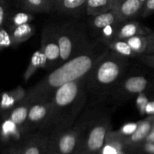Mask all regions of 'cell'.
Returning a JSON list of instances; mask_svg holds the SVG:
<instances>
[{"instance_id":"cell-14","label":"cell","mask_w":154,"mask_h":154,"mask_svg":"<svg viewBox=\"0 0 154 154\" xmlns=\"http://www.w3.org/2000/svg\"><path fill=\"white\" fill-rule=\"evenodd\" d=\"M49 137L40 132L29 135L23 143V154H45Z\"/></svg>"},{"instance_id":"cell-27","label":"cell","mask_w":154,"mask_h":154,"mask_svg":"<svg viewBox=\"0 0 154 154\" xmlns=\"http://www.w3.org/2000/svg\"><path fill=\"white\" fill-rule=\"evenodd\" d=\"M121 22L122 21H118V22L110 24L108 26L104 28L99 33L96 40L100 41L104 45L108 46L111 42L116 39V35H117L119 26Z\"/></svg>"},{"instance_id":"cell-19","label":"cell","mask_w":154,"mask_h":154,"mask_svg":"<svg viewBox=\"0 0 154 154\" xmlns=\"http://www.w3.org/2000/svg\"><path fill=\"white\" fill-rule=\"evenodd\" d=\"M28 137L9 119L2 116L0 120V138L5 142L18 141L21 138Z\"/></svg>"},{"instance_id":"cell-41","label":"cell","mask_w":154,"mask_h":154,"mask_svg":"<svg viewBox=\"0 0 154 154\" xmlns=\"http://www.w3.org/2000/svg\"><path fill=\"white\" fill-rule=\"evenodd\" d=\"M48 1H50V2H51V0H48ZM51 4H52V3H51Z\"/></svg>"},{"instance_id":"cell-30","label":"cell","mask_w":154,"mask_h":154,"mask_svg":"<svg viewBox=\"0 0 154 154\" xmlns=\"http://www.w3.org/2000/svg\"><path fill=\"white\" fill-rule=\"evenodd\" d=\"M12 47V41L9 30L6 27L0 29V51Z\"/></svg>"},{"instance_id":"cell-28","label":"cell","mask_w":154,"mask_h":154,"mask_svg":"<svg viewBox=\"0 0 154 154\" xmlns=\"http://www.w3.org/2000/svg\"><path fill=\"white\" fill-rule=\"evenodd\" d=\"M11 0H0V29L5 27L8 15L10 12Z\"/></svg>"},{"instance_id":"cell-35","label":"cell","mask_w":154,"mask_h":154,"mask_svg":"<svg viewBox=\"0 0 154 154\" xmlns=\"http://www.w3.org/2000/svg\"><path fill=\"white\" fill-rule=\"evenodd\" d=\"M144 114L148 116L154 115V99L149 100L144 109Z\"/></svg>"},{"instance_id":"cell-38","label":"cell","mask_w":154,"mask_h":154,"mask_svg":"<svg viewBox=\"0 0 154 154\" xmlns=\"http://www.w3.org/2000/svg\"><path fill=\"white\" fill-rule=\"evenodd\" d=\"M51 3H52V5H53V8H54V4H55V3L57 2V0H51Z\"/></svg>"},{"instance_id":"cell-1","label":"cell","mask_w":154,"mask_h":154,"mask_svg":"<svg viewBox=\"0 0 154 154\" xmlns=\"http://www.w3.org/2000/svg\"><path fill=\"white\" fill-rule=\"evenodd\" d=\"M108 50L107 45L96 39L87 51L59 66L27 90L25 99L31 104L50 102L55 92L63 85L87 76Z\"/></svg>"},{"instance_id":"cell-20","label":"cell","mask_w":154,"mask_h":154,"mask_svg":"<svg viewBox=\"0 0 154 154\" xmlns=\"http://www.w3.org/2000/svg\"><path fill=\"white\" fill-rule=\"evenodd\" d=\"M11 2L18 9L31 13H50L53 5L48 0H11Z\"/></svg>"},{"instance_id":"cell-2","label":"cell","mask_w":154,"mask_h":154,"mask_svg":"<svg viewBox=\"0 0 154 154\" xmlns=\"http://www.w3.org/2000/svg\"><path fill=\"white\" fill-rule=\"evenodd\" d=\"M87 77L68 83L55 92L49 115L38 132L50 137L76 123L89 104Z\"/></svg>"},{"instance_id":"cell-6","label":"cell","mask_w":154,"mask_h":154,"mask_svg":"<svg viewBox=\"0 0 154 154\" xmlns=\"http://www.w3.org/2000/svg\"><path fill=\"white\" fill-rule=\"evenodd\" d=\"M111 111L99 106L90 120L78 153L100 154L108 132L111 130Z\"/></svg>"},{"instance_id":"cell-7","label":"cell","mask_w":154,"mask_h":154,"mask_svg":"<svg viewBox=\"0 0 154 154\" xmlns=\"http://www.w3.org/2000/svg\"><path fill=\"white\" fill-rule=\"evenodd\" d=\"M150 84V80L144 75L126 74L108 93L102 106L111 109L120 106L144 93L149 88Z\"/></svg>"},{"instance_id":"cell-9","label":"cell","mask_w":154,"mask_h":154,"mask_svg":"<svg viewBox=\"0 0 154 154\" xmlns=\"http://www.w3.org/2000/svg\"><path fill=\"white\" fill-rule=\"evenodd\" d=\"M51 108L50 102H37L30 106L25 126L27 136L38 132L49 115Z\"/></svg>"},{"instance_id":"cell-36","label":"cell","mask_w":154,"mask_h":154,"mask_svg":"<svg viewBox=\"0 0 154 154\" xmlns=\"http://www.w3.org/2000/svg\"><path fill=\"white\" fill-rule=\"evenodd\" d=\"M147 36H148V46L146 50L145 54H154V37L151 34H149Z\"/></svg>"},{"instance_id":"cell-12","label":"cell","mask_w":154,"mask_h":154,"mask_svg":"<svg viewBox=\"0 0 154 154\" xmlns=\"http://www.w3.org/2000/svg\"><path fill=\"white\" fill-rule=\"evenodd\" d=\"M154 125V115L148 116L147 118L140 120L136 131L128 138H124V142L128 150L140 145L144 142V139L151 130Z\"/></svg>"},{"instance_id":"cell-33","label":"cell","mask_w":154,"mask_h":154,"mask_svg":"<svg viewBox=\"0 0 154 154\" xmlns=\"http://www.w3.org/2000/svg\"><path fill=\"white\" fill-rule=\"evenodd\" d=\"M141 63L154 69V54H144L136 57Z\"/></svg>"},{"instance_id":"cell-18","label":"cell","mask_w":154,"mask_h":154,"mask_svg":"<svg viewBox=\"0 0 154 154\" xmlns=\"http://www.w3.org/2000/svg\"><path fill=\"white\" fill-rule=\"evenodd\" d=\"M127 147L122 138L117 132L111 129L108 132L105 144L101 150L100 154H128Z\"/></svg>"},{"instance_id":"cell-29","label":"cell","mask_w":154,"mask_h":154,"mask_svg":"<svg viewBox=\"0 0 154 154\" xmlns=\"http://www.w3.org/2000/svg\"><path fill=\"white\" fill-rule=\"evenodd\" d=\"M139 121L138 122H132V123H127L126 124L121 126L119 130H117V132L123 138H126L132 135L134 132L136 131L138 128Z\"/></svg>"},{"instance_id":"cell-26","label":"cell","mask_w":154,"mask_h":154,"mask_svg":"<svg viewBox=\"0 0 154 154\" xmlns=\"http://www.w3.org/2000/svg\"><path fill=\"white\" fill-rule=\"evenodd\" d=\"M126 42L129 44L134 52L138 56L145 54L146 50L148 46V36L138 35L132 36L127 39H125Z\"/></svg>"},{"instance_id":"cell-40","label":"cell","mask_w":154,"mask_h":154,"mask_svg":"<svg viewBox=\"0 0 154 154\" xmlns=\"http://www.w3.org/2000/svg\"><path fill=\"white\" fill-rule=\"evenodd\" d=\"M139 1L142 2H145V1H146V0H139Z\"/></svg>"},{"instance_id":"cell-39","label":"cell","mask_w":154,"mask_h":154,"mask_svg":"<svg viewBox=\"0 0 154 154\" xmlns=\"http://www.w3.org/2000/svg\"><path fill=\"white\" fill-rule=\"evenodd\" d=\"M150 34H151V35H153V37H154V32H151V33H150Z\"/></svg>"},{"instance_id":"cell-34","label":"cell","mask_w":154,"mask_h":154,"mask_svg":"<svg viewBox=\"0 0 154 154\" xmlns=\"http://www.w3.org/2000/svg\"><path fill=\"white\" fill-rule=\"evenodd\" d=\"M23 142L22 144H17L12 145L8 147L3 154H23Z\"/></svg>"},{"instance_id":"cell-32","label":"cell","mask_w":154,"mask_h":154,"mask_svg":"<svg viewBox=\"0 0 154 154\" xmlns=\"http://www.w3.org/2000/svg\"><path fill=\"white\" fill-rule=\"evenodd\" d=\"M154 14V0H146L143 5L140 17L146 18Z\"/></svg>"},{"instance_id":"cell-25","label":"cell","mask_w":154,"mask_h":154,"mask_svg":"<svg viewBox=\"0 0 154 154\" xmlns=\"http://www.w3.org/2000/svg\"><path fill=\"white\" fill-rule=\"evenodd\" d=\"M108 49L114 51L116 54L128 57V58L138 57V55L134 52L133 50L125 40L116 39L108 45Z\"/></svg>"},{"instance_id":"cell-42","label":"cell","mask_w":154,"mask_h":154,"mask_svg":"<svg viewBox=\"0 0 154 154\" xmlns=\"http://www.w3.org/2000/svg\"><path fill=\"white\" fill-rule=\"evenodd\" d=\"M78 154H86V153H78Z\"/></svg>"},{"instance_id":"cell-3","label":"cell","mask_w":154,"mask_h":154,"mask_svg":"<svg viewBox=\"0 0 154 154\" xmlns=\"http://www.w3.org/2000/svg\"><path fill=\"white\" fill-rule=\"evenodd\" d=\"M129 59L108 50L96 63L87 77L88 105L102 107L108 93L127 74Z\"/></svg>"},{"instance_id":"cell-4","label":"cell","mask_w":154,"mask_h":154,"mask_svg":"<svg viewBox=\"0 0 154 154\" xmlns=\"http://www.w3.org/2000/svg\"><path fill=\"white\" fill-rule=\"evenodd\" d=\"M55 26L60 49V66L84 53L93 43L90 39V29L84 23L70 20Z\"/></svg>"},{"instance_id":"cell-8","label":"cell","mask_w":154,"mask_h":154,"mask_svg":"<svg viewBox=\"0 0 154 154\" xmlns=\"http://www.w3.org/2000/svg\"><path fill=\"white\" fill-rule=\"evenodd\" d=\"M40 49L46 58L45 69L48 71L54 70L60 66V49L57 40L55 25L45 24L44 26L42 29Z\"/></svg>"},{"instance_id":"cell-11","label":"cell","mask_w":154,"mask_h":154,"mask_svg":"<svg viewBox=\"0 0 154 154\" xmlns=\"http://www.w3.org/2000/svg\"><path fill=\"white\" fill-rule=\"evenodd\" d=\"M118 21L123 20L120 19L117 12L114 8H112L111 10L101 14L96 15V16H89L88 26L90 28L89 29L96 39L99 33L104 28L108 26L110 24L118 22Z\"/></svg>"},{"instance_id":"cell-15","label":"cell","mask_w":154,"mask_h":154,"mask_svg":"<svg viewBox=\"0 0 154 154\" xmlns=\"http://www.w3.org/2000/svg\"><path fill=\"white\" fill-rule=\"evenodd\" d=\"M26 93V90L21 86L10 91L0 93V114L13 109L25 99Z\"/></svg>"},{"instance_id":"cell-13","label":"cell","mask_w":154,"mask_h":154,"mask_svg":"<svg viewBox=\"0 0 154 154\" xmlns=\"http://www.w3.org/2000/svg\"><path fill=\"white\" fill-rule=\"evenodd\" d=\"M152 32V30L143 26L138 21L134 20L132 19L127 20L120 23L116 35V39L125 40L138 35H148Z\"/></svg>"},{"instance_id":"cell-31","label":"cell","mask_w":154,"mask_h":154,"mask_svg":"<svg viewBox=\"0 0 154 154\" xmlns=\"http://www.w3.org/2000/svg\"><path fill=\"white\" fill-rule=\"evenodd\" d=\"M132 151L144 154H154V143L144 142L129 150V152Z\"/></svg>"},{"instance_id":"cell-21","label":"cell","mask_w":154,"mask_h":154,"mask_svg":"<svg viewBox=\"0 0 154 154\" xmlns=\"http://www.w3.org/2000/svg\"><path fill=\"white\" fill-rule=\"evenodd\" d=\"M10 32L12 41V47H17L26 42L35 34V29L30 23L23 24L18 26L8 29Z\"/></svg>"},{"instance_id":"cell-23","label":"cell","mask_w":154,"mask_h":154,"mask_svg":"<svg viewBox=\"0 0 154 154\" xmlns=\"http://www.w3.org/2000/svg\"><path fill=\"white\" fill-rule=\"evenodd\" d=\"M45 66H46V58H45V54H43L41 49L38 50L32 54L30 59L28 67L25 73L23 74V80L26 82L28 81L38 69L41 68L45 69Z\"/></svg>"},{"instance_id":"cell-16","label":"cell","mask_w":154,"mask_h":154,"mask_svg":"<svg viewBox=\"0 0 154 154\" xmlns=\"http://www.w3.org/2000/svg\"><path fill=\"white\" fill-rule=\"evenodd\" d=\"M87 0H57L53 11L64 15L77 17L86 12Z\"/></svg>"},{"instance_id":"cell-22","label":"cell","mask_w":154,"mask_h":154,"mask_svg":"<svg viewBox=\"0 0 154 154\" xmlns=\"http://www.w3.org/2000/svg\"><path fill=\"white\" fill-rule=\"evenodd\" d=\"M34 19L35 16L31 12L18 8L15 10L11 9L8 15L5 27L7 29L13 28V27L23 25V24L31 23Z\"/></svg>"},{"instance_id":"cell-17","label":"cell","mask_w":154,"mask_h":154,"mask_svg":"<svg viewBox=\"0 0 154 154\" xmlns=\"http://www.w3.org/2000/svg\"><path fill=\"white\" fill-rule=\"evenodd\" d=\"M31 105L32 104L29 102L24 99L20 103L18 104L13 109L8 111V112L4 113V114H2V116L11 120L26 135L25 132V126L29 110Z\"/></svg>"},{"instance_id":"cell-5","label":"cell","mask_w":154,"mask_h":154,"mask_svg":"<svg viewBox=\"0 0 154 154\" xmlns=\"http://www.w3.org/2000/svg\"><path fill=\"white\" fill-rule=\"evenodd\" d=\"M99 107L88 105L72 127L51 135L45 154H77L87 126Z\"/></svg>"},{"instance_id":"cell-37","label":"cell","mask_w":154,"mask_h":154,"mask_svg":"<svg viewBox=\"0 0 154 154\" xmlns=\"http://www.w3.org/2000/svg\"><path fill=\"white\" fill-rule=\"evenodd\" d=\"M144 142H149V143H154V125L152 127L151 130L149 132V134L147 135V136L146 137V138L144 139ZM143 142V143H144Z\"/></svg>"},{"instance_id":"cell-24","label":"cell","mask_w":154,"mask_h":154,"mask_svg":"<svg viewBox=\"0 0 154 154\" xmlns=\"http://www.w3.org/2000/svg\"><path fill=\"white\" fill-rule=\"evenodd\" d=\"M113 8V0H87L86 13L88 16H96L108 11Z\"/></svg>"},{"instance_id":"cell-10","label":"cell","mask_w":154,"mask_h":154,"mask_svg":"<svg viewBox=\"0 0 154 154\" xmlns=\"http://www.w3.org/2000/svg\"><path fill=\"white\" fill-rule=\"evenodd\" d=\"M114 8L121 20L140 17L144 2L139 0H113Z\"/></svg>"}]
</instances>
